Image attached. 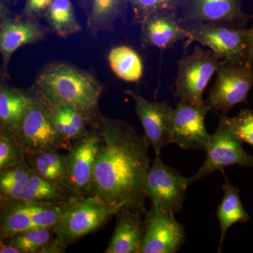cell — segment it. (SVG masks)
I'll list each match as a JSON object with an SVG mask.
<instances>
[{
  "label": "cell",
  "instance_id": "25",
  "mask_svg": "<svg viewBox=\"0 0 253 253\" xmlns=\"http://www.w3.org/2000/svg\"><path fill=\"white\" fill-rule=\"evenodd\" d=\"M44 18L50 29L61 38H68L83 30L76 16L72 0H53Z\"/></svg>",
  "mask_w": 253,
  "mask_h": 253
},
{
  "label": "cell",
  "instance_id": "20",
  "mask_svg": "<svg viewBox=\"0 0 253 253\" xmlns=\"http://www.w3.org/2000/svg\"><path fill=\"white\" fill-rule=\"evenodd\" d=\"M31 90L11 87L1 80L0 84V131L15 134L31 105Z\"/></svg>",
  "mask_w": 253,
  "mask_h": 253
},
{
  "label": "cell",
  "instance_id": "31",
  "mask_svg": "<svg viewBox=\"0 0 253 253\" xmlns=\"http://www.w3.org/2000/svg\"><path fill=\"white\" fill-rule=\"evenodd\" d=\"M31 169L26 160L22 163L0 173V189L16 184H27Z\"/></svg>",
  "mask_w": 253,
  "mask_h": 253
},
{
  "label": "cell",
  "instance_id": "12",
  "mask_svg": "<svg viewBox=\"0 0 253 253\" xmlns=\"http://www.w3.org/2000/svg\"><path fill=\"white\" fill-rule=\"evenodd\" d=\"M144 237L137 253H175L186 239L185 229L174 214L151 204L144 212Z\"/></svg>",
  "mask_w": 253,
  "mask_h": 253
},
{
  "label": "cell",
  "instance_id": "33",
  "mask_svg": "<svg viewBox=\"0 0 253 253\" xmlns=\"http://www.w3.org/2000/svg\"><path fill=\"white\" fill-rule=\"evenodd\" d=\"M0 253H21L19 250L4 241L0 244Z\"/></svg>",
  "mask_w": 253,
  "mask_h": 253
},
{
  "label": "cell",
  "instance_id": "7",
  "mask_svg": "<svg viewBox=\"0 0 253 253\" xmlns=\"http://www.w3.org/2000/svg\"><path fill=\"white\" fill-rule=\"evenodd\" d=\"M253 65L221 61L217 76L205 101L208 112L227 114L236 105L244 102L253 87Z\"/></svg>",
  "mask_w": 253,
  "mask_h": 253
},
{
  "label": "cell",
  "instance_id": "29",
  "mask_svg": "<svg viewBox=\"0 0 253 253\" xmlns=\"http://www.w3.org/2000/svg\"><path fill=\"white\" fill-rule=\"evenodd\" d=\"M26 160V154L14 134L0 131V173Z\"/></svg>",
  "mask_w": 253,
  "mask_h": 253
},
{
  "label": "cell",
  "instance_id": "32",
  "mask_svg": "<svg viewBox=\"0 0 253 253\" xmlns=\"http://www.w3.org/2000/svg\"><path fill=\"white\" fill-rule=\"evenodd\" d=\"M53 0H26L21 16L38 20L44 18L46 10L52 3Z\"/></svg>",
  "mask_w": 253,
  "mask_h": 253
},
{
  "label": "cell",
  "instance_id": "19",
  "mask_svg": "<svg viewBox=\"0 0 253 253\" xmlns=\"http://www.w3.org/2000/svg\"><path fill=\"white\" fill-rule=\"evenodd\" d=\"M51 103V117L65 149L69 151L73 144L85 136L95 123L81 111L67 105Z\"/></svg>",
  "mask_w": 253,
  "mask_h": 253
},
{
  "label": "cell",
  "instance_id": "17",
  "mask_svg": "<svg viewBox=\"0 0 253 253\" xmlns=\"http://www.w3.org/2000/svg\"><path fill=\"white\" fill-rule=\"evenodd\" d=\"M116 217V226L105 253H137L144 237V213L123 210Z\"/></svg>",
  "mask_w": 253,
  "mask_h": 253
},
{
  "label": "cell",
  "instance_id": "26",
  "mask_svg": "<svg viewBox=\"0 0 253 253\" xmlns=\"http://www.w3.org/2000/svg\"><path fill=\"white\" fill-rule=\"evenodd\" d=\"M72 199L64 190L45 180L31 170V175L18 201L61 205Z\"/></svg>",
  "mask_w": 253,
  "mask_h": 253
},
{
  "label": "cell",
  "instance_id": "11",
  "mask_svg": "<svg viewBox=\"0 0 253 253\" xmlns=\"http://www.w3.org/2000/svg\"><path fill=\"white\" fill-rule=\"evenodd\" d=\"M0 52L2 57L1 77L8 76L7 68L13 54L21 46L43 41L50 28L38 20L14 14L9 6L0 4Z\"/></svg>",
  "mask_w": 253,
  "mask_h": 253
},
{
  "label": "cell",
  "instance_id": "3",
  "mask_svg": "<svg viewBox=\"0 0 253 253\" xmlns=\"http://www.w3.org/2000/svg\"><path fill=\"white\" fill-rule=\"evenodd\" d=\"M121 211L91 196L72 198L63 205L61 217L52 227L55 243L64 253L69 245L99 230Z\"/></svg>",
  "mask_w": 253,
  "mask_h": 253
},
{
  "label": "cell",
  "instance_id": "35",
  "mask_svg": "<svg viewBox=\"0 0 253 253\" xmlns=\"http://www.w3.org/2000/svg\"><path fill=\"white\" fill-rule=\"evenodd\" d=\"M249 61L251 64L253 66V26L252 27V33H251V46H250Z\"/></svg>",
  "mask_w": 253,
  "mask_h": 253
},
{
  "label": "cell",
  "instance_id": "6",
  "mask_svg": "<svg viewBox=\"0 0 253 253\" xmlns=\"http://www.w3.org/2000/svg\"><path fill=\"white\" fill-rule=\"evenodd\" d=\"M212 51L195 48L191 54L178 61L174 95L178 101L205 106L203 96L208 83L220 65Z\"/></svg>",
  "mask_w": 253,
  "mask_h": 253
},
{
  "label": "cell",
  "instance_id": "14",
  "mask_svg": "<svg viewBox=\"0 0 253 253\" xmlns=\"http://www.w3.org/2000/svg\"><path fill=\"white\" fill-rule=\"evenodd\" d=\"M208 113L206 105L178 101L173 113L172 144L183 149L206 151L211 136L205 126Z\"/></svg>",
  "mask_w": 253,
  "mask_h": 253
},
{
  "label": "cell",
  "instance_id": "9",
  "mask_svg": "<svg viewBox=\"0 0 253 253\" xmlns=\"http://www.w3.org/2000/svg\"><path fill=\"white\" fill-rule=\"evenodd\" d=\"M189 184V178L156 156L145 178V195L158 209L175 214L182 209Z\"/></svg>",
  "mask_w": 253,
  "mask_h": 253
},
{
  "label": "cell",
  "instance_id": "21",
  "mask_svg": "<svg viewBox=\"0 0 253 253\" xmlns=\"http://www.w3.org/2000/svg\"><path fill=\"white\" fill-rule=\"evenodd\" d=\"M127 0H89L86 14V28L92 37L113 31L118 20L126 16Z\"/></svg>",
  "mask_w": 253,
  "mask_h": 253
},
{
  "label": "cell",
  "instance_id": "22",
  "mask_svg": "<svg viewBox=\"0 0 253 253\" xmlns=\"http://www.w3.org/2000/svg\"><path fill=\"white\" fill-rule=\"evenodd\" d=\"M26 161L33 172L71 196L66 155L60 154L59 151H44L26 156Z\"/></svg>",
  "mask_w": 253,
  "mask_h": 253
},
{
  "label": "cell",
  "instance_id": "10",
  "mask_svg": "<svg viewBox=\"0 0 253 253\" xmlns=\"http://www.w3.org/2000/svg\"><path fill=\"white\" fill-rule=\"evenodd\" d=\"M101 141L97 126H93L68 151L66 162L71 197H86L89 195Z\"/></svg>",
  "mask_w": 253,
  "mask_h": 253
},
{
  "label": "cell",
  "instance_id": "23",
  "mask_svg": "<svg viewBox=\"0 0 253 253\" xmlns=\"http://www.w3.org/2000/svg\"><path fill=\"white\" fill-rule=\"evenodd\" d=\"M224 197L217 208V218L220 225L221 236L218 253H221L226 232L236 223H246L249 220V214L245 211L240 198L239 190L226 179L222 186Z\"/></svg>",
  "mask_w": 253,
  "mask_h": 253
},
{
  "label": "cell",
  "instance_id": "15",
  "mask_svg": "<svg viewBox=\"0 0 253 253\" xmlns=\"http://www.w3.org/2000/svg\"><path fill=\"white\" fill-rule=\"evenodd\" d=\"M181 24L199 22L227 23L245 26L241 0H186L179 11Z\"/></svg>",
  "mask_w": 253,
  "mask_h": 253
},
{
  "label": "cell",
  "instance_id": "28",
  "mask_svg": "<svg viewBox=\"0 0 253 253\" xmlns=\"http://www.w3.org/2000/svg\"><path fill=\"white\" fill-rule=\"evenodd\" d=\"M134 16V23L140 26L155 13L163 11L179 12L186 0H127Z\"/></svg>",
  "mask_w": 253,
  "mask_h": 253
},
{
  "label": "cell",
  "instance_id": "8",
  "mask_svg": "<svg viewBox=\"0 0 253 253\" xmlns=\"http://www.w3.org/2000/svg\"><path fill=\"white\" fill-rule=\"evenodd\" d=\"M242 143L226 123L225 114H221L219 125L211 136L206 151V161L198 172L189 178V184L217 171L224 172L229 166L253 167V156L245 151Z\"/></svg>",
  "mask_w": 253,
  "mask_h": 253
},
{
  "label": "cell",
  "instance_id": "5",
  "mask_svg": "<svg viewBox=\"0 0 253 253\" xmlns=\"http://www.w3.org/2000/svg\"><path fill=\"white\" fill-rule=\"evenodd\" d=\"M31 92V105L14 134L26 156L66 150L53 123L51 101L35 86Z\"/></svg>",
  "mask_w": 253,
  "mask_h": 253
},
{
  "label": "cell",
  "instance_id": "1",
  "mask_svg": "<svg viewBox=\"0 0 253 253\" xmlns=\"http://www.w3.org/2000/svg\"><path fill=\"white\" fill-rule=\"evenodd\" d=\"M96 126L102 141L88 196L121 211L144 213V181L151 166L149 143L123 120L101 115Z\"/></svg>",
  "mask_w": 253,
  "mask_h": 253
},
{
  "label": "cell",
  "instance_id": "24",
  "mask_svg": "<svg viewBox=\"0 0 253 253\" xmlns=\"http://www.w3.org/2000/svg\"><path fill=\"white\" fill-rule=\"evenodd\" d=\"M108 61L113 73L128 83H137L144 74V64L140 56L128 46H118L110 50Z\"/></svg>",
  "mask_w": 253,
  "mask_h": 253
},
{
  "label": "cell",
  "instance_id": "2",
  "mask_svg": "<svg viewBox=\"0 0 253 253\" xmlns=\"http://www.w3.org/2000/svg\"><path fill=\"white\" fill-rule=\"evenodd\" d=\"M34 86L51 102L67 105L98 123L104 86L94 75L74 65L56 61L38 74Z\"/></svg>",
  "mask_w": 253,
  "mask_h": 253
},
{
  "label": "cell",
  "instance_id": "30",
  "mask_svg": "<svg viewBox=\"0 0 253 253\" xmlns=\"http://www.w3.org/2000/svg\"><path fill=\"white\" fill-rule=\"evenodd\" d=\"M225 120L240 140L253 146V110L242 109L232 118L225 114Z\"/></svg>",
  "mask_w": 253,
  "mask_h": 253
},
{
  "label": "cell",
  "instance_id": "16",
  "mask_svg": "<svg viewBox=\"0 0 253 253\" xmlns=\"http://www.w3.org/2000/svg\"><path fill=\"white\" fill-rule=\"evenodd\" d=\"M140 27L142 47L155 46L165 50L172 47L178 41L188 40L187 33L179 21L178 11L155 13L146 18Z\"/></svg>",
  "mask_w": 253,
  "mask_h": 253
},
{
  "label": "cell",
  "instance_id": "34",
  "mask_svg": "<svg viewBox=\"0 0 253 253\" xmlns=\"http://www.w3.org/2000/svg\"><path fill=\"white\" fill-rule=\"evenodd\" d=\"M80 7L81 8L85 14H87L88 9H89V0H76Z\"/></svg>",
  "mask_w": 253,
  "mask_h": 253
},
{
  "label": "cell",
  "instance_id": "4",
  "mask_svg": "<svg viewBox=\"0 0 253 253\" xmlns=\"http://www.w3.org/2000/svg\"><path fill=\"white\" fill-rule=\"evenodd\" d=\"M181 25L187 33L188 41L198 42L208 46L223 61L251 63L249 55L252 28L227 23Z\"/></svg>",
  "mask_w": 253,
  "mask_h": 253
},
{
  "label": "cell",
  "instance_id": "27",
  "mask_svg": "<svg viewBox=\"0 0 253 253\" xmlns=\"http://www.w3.org/2000/svg\"><path fill=\"white\" fill-rule=\"evenodd\" d=\"M51 228H39L15 234L4 242L14 246L21 253H46L54 240Z\"/></svg>",
  "mask_w": 253,
  "mask_h": 253
},
{
  "label": "cell",
  "instance_id": "36",
  "mask_svg": "<svg viewBox=\"0 0 253 253\" xmlns=\"http://www.w3.org/2000/svg\"><path fill=\"white\" fill-rule=\"evenodd\" d=\"M0 3L9 6V5L16 4V3H17V0H1V1H0Z\"/></svg>",
  "mask_w": 253,
  "mask_h": 253
},
{
  "label": "cell",
  "instance_id": "13",
  "mask_svg": "<svg viewBox=\"0 0 253 253\" xmlns=\"http://www.w3.org/2000/svg\"><path fill=\"white\" fill-rule=\"evenodd\" d=\"M125 93L135 103L136 113L144 128L143 136L156 156H161L163 148L172 144L174 109L167 101H148L131 89H126Z\"/></svg>",
  "mask_w": 253,
  "mask_h": 253
},
{
  "label": "cell",
  "instance_id": "18",
  "mask_svg": "<svg viewBox=\"0 0 253 253\" xmlns=\"http://www.w3.org/2000/svg\"><path fill=\"white\" fill-rule=\"evenodd\" d=\"M1 205L0 241L41 227L39 206L36 203L16 201Z\"/></svg>",
  "mask_w": 253,
  "mask_h": 253
}]
</instances>
